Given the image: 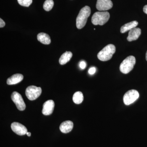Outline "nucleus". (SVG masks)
Returning a JSON list of instances; mask_svg holds the SVG:
<instances>
[{
  "label": "nucleus",
  "instance_id": "1",
  "mask_svg": "<svg viewBox=\"0 0 147 147\" xmlns=\"http://www.w3.org/2000/svg\"><path fill=\"white\" fill-rule=\"evenodd\" d=\"M90 13V8L88 6H86L81 9L76 19L77 28L81 29L85 26Z\"/></svg>",
  "mask_w": 147,
  "mask_h": 147
},
{
  "label": "nucleus",
  "instance_id": "2",
  "mask_svg": "<svg viewBox=\"0 0 147 147\" xmlns=\"http://www.w3.org/2000/svg\"><path fill=\"white\" fill-rule=\"evenodd\" d=\"M116 51L115 46L113 44L106 45L97 55V57L100 61H105L110 60Z\"/></svg>",
  "mask_w": 147,
  "mask_h": 147
},
{
  "label": "nucleus",
  "instance_id": "3",
  "mask_svg": "<svg viewBox=\"0 0 147 147\" xmlns=\"http://www.w3.org/2000/svg\"><path fill=\"white\" fill-rule=\"evenodd\" d=\"M110 17V13L108 11H98L92 16V22L94 25L102 26L108 22Z\"/></svg>",
  "mask_w": 147,
  "mask_h": 147
},
{
  "label": "nucleus",
  "instance_id": "4",
  "mask_svg": "<svg viewBox=\"0 0 147 147\" xmlns=\"http://www.w3.org/2000/svg\"><path fill=\"white\" fill-rule=\"evenodd\" d=\"M136 63V59L133 56H129L125 58L120 65V70L122 73L126 74L129 73L134 68Z\"/></svg>",
  "mask_w": 147,
  "mask_h": 147
},
{
  "label": "nucleus",
  "instance_id": "5",
  "mask_svg": "<svg viewBox=\"0 0 147 147\" xmlns=\"http://www.w3.org/2000/svg\"><path fill=\"white\" fill-rule=\"evenodd\" d=\"M41 92L42 89L40 87L31 86L27 88L26 90V95L29 100H33L39 97Z\"/></svg>",
  "mask_w": 147,
  "mask_h": 147
},
{
  "label": "nucleus",
  "instance_id": "6",
  "mask_svg": "<svg viewBox=\"0 0 147 147\" xmlns=\"http://www.w3.org/2000/svg\"><path fill=\"white\" fill-rule=\"evenodd\" d=\"M139 96V92L136 90H130L125 93L124 95V103L126 105H130L137 100Z\"/></svg>",
  "mask_w": 147,
  "mask_h": 147
},
{
  "label": "nucleus",
  "instance_id": "7",
  "mask_svg": "<svg viewBox=\"0 0 147 147\" xmlns=\"http://www.w3.org/2000/svg\"><path fill=\"white\" fill-rule=\"evenodd\" d=\"M11 98L18 110L24 111L26 109V105L24 99L21 95L18 92H13L11 95Z\"/></svg>",
  "mask_w": 147,
  "mask_h": 147
},
{
  "label": "nucleus",
  "instance_id": "8",
  "mask_svg": "<svg viewBox=\"0 0 147 147\" xmlns=\"http://www.w3.org/2000/svg\"><path fill=\"white\" fill-rule=\"evenodd\" d=\"M113 3L111 0H97L96 8L100 11H105L112 8Z\"/></svg>",
  "mask_w": 147,
  "mask_h": 147
},
{
  "label": "nucleus",
  "instance_id": "9",
  "mask_svg": "<svg viewBox=\"0 0 147 147\" xmlns=\"http://www.w3.org/2000/svg\"><path fill=\"white\" fill-rule=\"evenodd\" d=\"M11 127L13 132L20 136L25 135L28 132V129L26 127L18 122L12 123Z\"/></svg>",
  "mask_w": 147,
  "mask_h": 147
},
{
  "label": "nucleus",
  "instance_id": "10",
  "mask_svg": "<svg viewBox=\"0 0 147 147\" xmlns=\"http://www.w3.org/2000/svg\"><path fill=\"white\" fill-rule=\"evenodd\" d=\"M55 108V102L53 100H47L44 102L42 113L45 115H49L53 113Z\"/></svg>",
  "mask_w": 147,
  "mask_h": 147
},
{
  "label": "nucleus",
  "instance_id": "11",
  "mask_svg": "<svg viewBox=\"0 0 147 147\" xmlns=\"http://www.w3.org/2000/svg\"><path fill=\"white\" fill-rule=\"evenodd\" d=\"M141 34V30L139 28H135L129 31L127 40L128 41L131 42L136 40L139 38Z\"/></svg>",
  "mask_w": 147,
  "mask_h": 147
},
{
  "label": "nucleus",
  "instance_id": "12",
  "mask_svg": "<svg viewBox=\"0 0 147 147\" xmlns=\"http://www.w3.org/2000/svg\"><path fill=\"white\" fill-rule=\"evenodd\" d=\"M73 122L70 121H66L62 123L60 126V130L63 133L70 132L73 128Z\"/></svg>",
  "mask_w": 147,
  "mask_h": 147
},
{
  "label": "nucleus",
  "instance_id": "13",
  "mask_svg": "<svg viewBox=\"0 0 147 147\" xmlns=\"http://www.w3.org/2000/svg\"><path fill=\"white\" fill-rule=\"evenodd\" d=\"M24 79V76L20 74H16L9 78L7 84L9 85H15L21 82Z\"/></svg>",
  "mask_w": 147,
  "mask_h": 147
},
{
  "label": "nucleus",
  "instance_id": "14",
  "mask_svg": "<svg viewBox=\"0 0 147 147\" xmlns=\"http://www.w3.org/2000/svg\"><path fill=\"white\" fill-rule=\"evenodd\" d=\"M37 39L39 42L45 45H49L51 43V40L49 35L45 33L41 32L37 35Z\"/></svg>",
  "mask_w": 147,
  "mask_h": 147
},
{
  "label": "nucleus",
  "instance_id": "15",
  "mask_svg": "<svg viewBox=\"0 0 147 147\" xmlns=\"http://www.w3.org/2000/svg\"><path fill=\"white\" fill-rule=\"evenodd\" d=\"M138 25V22L137 21H133L129 23L125 24L121 27L120 32L121 33H124L128 31H130L131 29L136 28Z\"/></svg>",
  "mask_w": 147,
  "mask_h": 147
},
{
  "label": "nucleus",
  "instance_id": "16",
  "mask_svg": "<svg viewBox=\"0 0 147 147\" xmlns=\"http://www.w3.org/2000/svg\"><path fill=\"white\" fill-rule=\"evenodd\" d=\"M72 54L71 52H67L63 53L60 58L59 62L61 65L65 64L70 61L72 57Z\"/></svg>",
  "mask_w": 147,
  "mask_h": 147
},
{
  "label": "nucleus",
  "instance_id": "17",
  "mask_svg": "<svg viewBox=\"0 0 147 147\" xmlns=\"http://www.w3.org/2000/svg\"><path fill=\"white\" fill-rule=\"evenodd\" d=\"M84 97L83 93L81 92H76L73 95V102L76 104H79L82 103L84 100Z\"/></svg>",
  "mask_w": 147,
  "mask_h": 147
},
{
  "label": "nucleus",
  "instance_id": "18",
  "mask_svg": "<svg viewBox=\"0 0 147 147\" xmlns=\"http://www.w3.org/2000/svg\"><path fill=\"white\" fill-rule=\"evenodd\" d=\"M54 5L53 0H46L43 4V9L46 11H50L53 9Z\"/></svg>",
  "mask_w": 147,
  "mask_h": 147
},
{
  "label": "nucleus",
  "instance_id": "19",
  "mask_svg": "<svg viewBox=\"0 0 147 147\" xmlns=\"http://www.w3.org/2000/svg\"><path fill=\"white\" fill-rule=\"evenodd\" d=\"M18 3L21 6L24 7L30 6L32 3V0H17Z\"/></svg>",
  "mask_w": 147,
  "mask_h": 147
},
{
  "label": "nucleus",
  "instance_id": "20",
  "mask_svg": "<svg viewBox=\"0 0 147 147\" xmlns=\"http://www.w3.org/2000/svg\"><path fill=\"white\" fill-rule=\"evenodd\" d=\"M79 66H80V68L82 69H84L86 68V64L85 61H82L79 64Z\"/></svg>",
  "mask_w": 147,
  "mask_h": 147
},
{
  "label": "nucleus",
  "instance_id": "21",
  "mask_svg": "<svg viewBox=\"0 0 147 147\" xmlns=\"http://www.w3.org/2000/svg\"><path fill=\"white\" fill-rule=\"evenodd\" d=\"M95 72L96 68L94 67H91L88 70L89 73V74H91V75L94 74Z\"/></svg>",
  "mask_w": 147,
  "mask_h": 147
},
{
  "label": "nucleus",
  "instance_id": "22",
  "mask_svg": "<svg viewBox=\"0 0 147 147\" xmlns=\"http://www.w3.org/2000/svg\"><path fill=\"white\" fill-rule=\"evenodd\" d=\"M5 22H4L2 19L0 18V28H3L5 26Z\"/></svg>",
  "mask_w": 147,
  "mask_h": 147
},
{
  "label": "nucleus",
  "instance_id": "23",
  "mask_svg": "<svg viewBox=\"0 0 147 147\" xmlns=\"http://www.w3.org/2000/svg\"><path fill=\"white\" fill-rule=\"evenodd\" d=\"M143 11H144V12L145 13L147 14V5L144 6V8H143Z\"/></svg>",
  "mask_w": 147,
  "mask_h": 147
},
{
  "label": "nucleus",
  "instance_id": "24",
  "mask_svg": "<svg viewBox=\"0 0 147 147\" xmlns=\"http://www.w3.org/2000/svg\"><path fill=\"white\" fill-rule=\"evenodd\" d=\"M27 136H28V137H30L31 135V133L30 132H28L26 134Z\"/></svg>",
  "mask_w": 147,
  "mask_h": 147
},
{
  "label": "nucleus",
  "instance_id": "25",
  "mask_svg": "<svg viewBox=\"0 0 147 147\" xmlns=\"http://www.w3.org/2000/svg\"><path fill=\"white\" fill-rule=\"evenodd\" d=\"M146 60L147 61V51L146 52Z\"/></svg>",
  "mask_w": 147,
  "mask_h": 147
}]
</instances>
